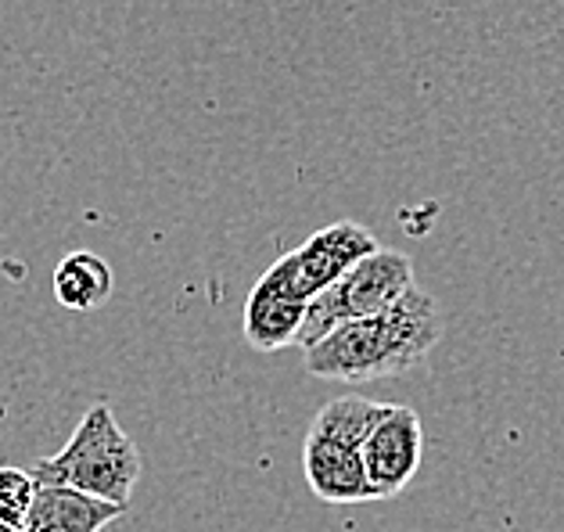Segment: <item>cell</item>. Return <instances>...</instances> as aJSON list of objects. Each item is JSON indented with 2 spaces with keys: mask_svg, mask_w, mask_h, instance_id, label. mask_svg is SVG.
<instances>
[{
  "mask_svg": "<svg viewBox=\"0 0 564 532\" xmlns=\"http://www.w3.org/2000/svg\"><path fill=\"white\" fill-rule=\"evenodd\" d=\"M36 479L25 468H0V525L22 529L36 500Z\"/></svg>",
  "mask_w": 564,
  "mask_h": 532,
  "instance_id": "30bf717a",
  "label": "cell"
},
{
  "mask_svg": "<svg viewBox=\"0 0 564 532\" xmlns=\"http://www.w3.org/2000/svg\"><path fill=\"white\" fill-rule=\"evenodd\" d=\"M443 310L424 289H410L378 317L341 324L324 343L302 352L306 371L327 381H370L406 374L429 360L443 338Z\"/></svg>",
  "mask_w": 564,
  "mask_h": 532,
  "instance_id": "6da1fadb",
  "label": "cell"
},
{
  "mask_svg": "<svg viewBox=\"0 0 564 532\" xmlns=\"http://www.w3.org/2000/svg\"><path fill=\"white\" fill-rule=\"evenodd\" d=\"M421 457H424V428L417 411L392 403L389 414L364 439V468L370 486H375V497L389 500L399 489H406L421 468Z\"/></svg>",
  "mask_w": 564,
  "mask_h": 532,
  "instance_id": "8992f818",
  "label": "cell"
},
{
  "mask_svg": "<svg viewBox=\"0 0 564 532\" xmlns=\"http://www.w3.org/2000/svg\"><path fill=\"white\" fill-rule=\"evenodd\" d=\"M0 532H19V529H11V525H0Z\"/></svg>",
  "mask_w": 564,
  "mask_h": 532,
  "instance_id": "8fae6325",
  "label": "cell"
},
{
  "mask_svg": "<svg viewBox=\"0 0 564 532\" xmlns=\"http://www.w3.org/2000/svg\"><path fill=\"white\" fill-rule=\"evenodd\" d=\"M302 317H306V306L273 292L270 284L256 281L249 303H245V343L256 352H278L284 346H295Z\"/></svg>",
  "mask_w": 564,
  "mask_h": 532,
  "instance_id": "ba28073f",
  "label": "cell"
},
{
  "mask_svg": "<svg viewBox=\"0 0 564 532\" xmlns=\"http://www.w3.org/2000/svg\"><path fill=\"white\" fill-rule=\"evenodd\" d=\"M378 249L381 245L364 224L338 220L310 235L299 249L284 252L259 281L270 284V289L281 292L284 298H292V303L310 306L316 295L327 292L338 278H346L360 259L375 256Z\"/></svg>",
  "mask_w": 564,
  "mask_h": 532,
  "instance_id": "5b68a950",
  "label": "cell"
},
{
  "mask_svg": "<svg viewBox=\"0 0 564 532\" xmlns=\"http://www.w3.org/2000/svg\"><path fill=\"white\" fill-rule=\"evenodd\" d=\"M141 449L116 421L112 406H90L68 443L54 457L33 464L36 486H68L87 497L127 508L137 479H141Z\"/></svg>",
  "mask_w": 564,
  "mask_h": 532,
  "instance_id": "3957f363",
  "label": "cell"
},
{
  "mask_svg": "<svg viewBox=\"0 0 564 532\" xmlns=\"http://www.w3.org/2000/svg\"><path fill=\"white\" fill-rule=\"evenodd\" d=\"M127 511L119 503L87 497L68 486H40L30 518L19 532H101Z\"/></svg>",
  "mask_w": 564,
  "mask_h": 532,
  "instance_id": "52a82bcc",
  "label": "cell"
},
{
  "mask_svg": "<svg viewBox=\"0 0 564 532\" xmlns=\"http://www.w3.org/2000/svg\"><path fill=\"white\" fill-rule=\"evenodd\" d=\"M112 295V270L98 252H68L54 270V298L65 310H101Z\"/></svg>",
  "mask_w": 564,
  "mask_h": 532,
  "instance_id": "9c48e42d",
  "label": "cell"
},
{
  "mask_svg": "<svg viewBox=\"0 0 564 532\" xmlns=\"http://www.w3.org/2000/svg\"><path fill=\"white\" fill-rule=\"evenodd\" d=\"M410 289H414V263H410V256L395 249H378L306 306L295 346L306 352L316 343H324L332 332H338L341 324L378 317V313L395 306Z\"/></svg>",
  "mask_w": 564,
  "mask_h": 532,
  "instance_id": "277c9868",
  "label": "cell"
},
{
  "mask_svg": "<svg viewBox=\"0 0 564 532\" xmlns=\"http://www.w3.org/2000/svg\"><path fill=\"white\" fill-rule=\"evenodd\" d=\"M392 403L367 395H338L324 403L310 421L302 443V475L316 500L324 503H364L378 500L364 468V439L389 414Z\"/></svg>",
  "mask_w": 564,
  "mask_h": 532,
  "instance_id": "7a4b0ae2",
  "label": "cell"
}]
</instances>
